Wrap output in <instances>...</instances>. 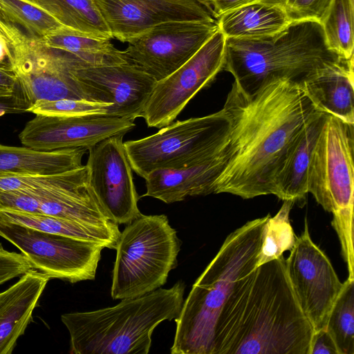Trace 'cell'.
Masks as SVG:
<instances>
[{
    "label": "cell",
    "instance_id": "obj_1",
    "mask_svg": "<svg viewBox=\"0 0 354 354\" xmlns=\"http://www.w3.org/2000/svg\"><path fill=\"white\" fill-rule=\"evenodd\" d=\"M223 109L230 124L227 165L214 194L244 199L274 194V181L292 142L319 110L301 86L279 80L248 93L234 82Z\"/></svg>",
    "mask_w": 354,
    "mask_h": 354
},
{
    "label": "cell",
    "instance_id": "obj_2",
    "mask_svg": "<svg viewBox=\"0 0 354 354\" xmlns=\"http://www.w3.org/2000/svg\"><path fill=\"white\" fill-rule=\"evenodd\" d=\"M313 333L282 255L237 281L217 318L211 354H309Z\"/></svg>",
    "mask_w": 354,
    "mask_h": 354
},
{
    "label": "cell",
    "instance_id": "obj_3",
    "mask_svg": "<svg viewBox=\"0 0 354 354\" xmlns=\"http://www.w3.org/2000/svg\"><path fill=\"white\" fill-rule=\"evenodd\" d=\"M270 216L248 221L226 237L192 286L175 319L172 354H211L218 315L237 281L257 266Z\"/></svg>",
    "mask_w": 354,
    "mask_h": 354
},
{
    "label": "cell",
    "instance_id": "obj_4",
    "mask_svg": "<svg viewBox=\"0 0 354 354\" xmlns=\"http://www.w3.org/2000/svg\"><path fill=\"white\" fill-rule=\"evenodd\" d=\"M326 41L316 20L292 22L281 32L260 38H226L223 70L250 93L274 80L301 85L306 80L339 62Z\"/></svg>",
    "mask_w": 354,
    "mask_h": 354
},
{
    "label": "cell",
    "instance_id": "obj_5",
    "mask_svg": "<svg viewBox=\"0 0 354 354\" xmlns=\"http://www.w3.org/2000/svg\"><path fill=\"white\" fill-rule=\"evenodd\" d=\"M185 283L159 288L144 295L121 299L116 306L61 316L73 354H147L153 330L176 319L184 301Z\"/></svg>",
    "mask_w": 354,
    "mask_h": 354
},
{
    "label": "cell",
    "instance_id": "obj_6",
    "mask_svg": "<svg viewBox=\"0 0 354 354\" xmlns=\"http://www.w3.org/2000/svg\"><path fill=\"white\" fill-rule=\"evenodd\" d=\"M180 241L165 214L144 215L128 223L116 246L111 295L133 298L163 286L177 266Z\"/></svg>",
    "mask_w": 354,
    "mask_h": 354
},
{
    "label": "cell",
    "instance_id": "obj_7",
    "mask_svg": "<svg viewBox=\"0 0 354 354\" xmlns=\"http://www.w3.org/2000/svg\"><path fill=\"white\" fill-rule=\"evenodd\" d=\"M225 111L178 120L145 138L124 142L132 170L144 179L160 169H179L218 151L229 141Z\"/></svg>",
    "mask_w": 354,
    "mask_h": 354
},
{
    "label": "cell",
    "instance_id": "obj_8",
    "mask_svg": "<svg viewBox=\"0 0 354 354\" xmlns=\"http://www.w3.org/2000/svg\"><path fill=\"white\" fill-rule=\"evenodd\" d=\"M353 124L327 114L308 169V193L333 214L331 224L353 223Z\"/></svg>",
    "mask_w": 354,
    "mask_h": 354
},
{
    "label": "cell",
    "instance_id": "obj_9",
    "mask_svg": "<svg viewBox=\"0 0 354 354\" xmlns=\"http://www.w3.org/2000/svg\"><path fill=\"white\" fill-rule=\"evenodd\" d=\"M10 49L12 70L30 104L62 99L106 103L100 92L77 78L75 71L86 66L71 54L25 34Z\"/></svg>",
    "mask_w": 354,
    "mask_h": 354
},
{
    "label": "cell",
    "instance_id": "obj_10",
    "mask_svg": "<svg viewBox=\"0 0 354 354\" xmlns=\"http://www.w3.org/2000/svg\"><path fill=\"white\" fill-rule=\"evenodd\" d=\"M0 236L17 247L33 269L71 283L93 280L104 246L19 225L1 223Z\"/></svg>",
    "mask_w": 354,
    "mask_h": 354
},
{
    "label": "cell",
    "instance_id": "obj_11",
    "mask_svg": "<svg viewBox=\"0 0 354 354\" xmlns=\"http://www.w3.org/2000/svg\"><path fill=\"white\" fill-rule=\"evenodd\" d=\"M226 38L218 29L184 64L158 81L140 117L149 127L170 124L201 89L223 70Z\"/></svg>",
    "mask_w": 354,
    "mask_h": 354
},
{
    "label": "cell",
    "instance_id": "obj_12",
    "mask_svg": "<svg viewBox=\"0 0 354 354\" xmlns=\"http://www.w3.org/2000/svg\"><path fill=\"white\" fill-rule=\"evenodd\" d=\"M287 274L299 306L314 331L324 328L343 283L325 253L312 241L307 219L286 259Z\"/></svg>",
    "mask_w": 354,
    "mask_h": 354
},
{
    "label": "cell",
    "instance_id": "obj_13",
    "mask_svg": "<svg viewBox=\"0 0 354 354\" xmlns=\"http://www.w3.org/2000/svg\"><path fill=\"white\" fill-rule=\"evenodd\" d=\"M218 29L216 21L166 22L128 42L123 51L129 62L158 82L184 64Z\"/></svg>",
    "mask_w": 354,
    "mask_h": 354
},
{
    "label": "cell",
    "instance_id": "obj_14",
    "mask_svg": "<svg viewBox=\"0 0 354 354\" xmlns=\"http://www.w3.org/2000/svg\"><path fill=\"white\" fill-rule=\"evenodd\" d=\"M123 136L109 137L90 148L86 164L95 194L110 219L118 225L128 224L141 214Z\"/></svg>",
    "mask_w": 354,
    "mask_h": 354
},
{
    "label": "cell",
    "instance_id": "obj_15",
    "mask_svg": "<svg viewBox=\"0 0 354 354\" xmlns=\"http://www.w3.org/2000/svg\"><path fill=\"white\" fill-rule=\"evenodd\" d=\"M134 121L103 115L62 117L35 115L19 134L22 146L49 152L66 149L90 148L115 136H124Z\"/></svg>",
    "mask_w": 354,
    "mask_h": 354
},
{
    "label": "cell",
    "instance_id": "obj_16",
    "mask_svg": "<svg viewBox=\"0 0 354 354\" xmlns=\"http://www.w3.org/2000/svg\"><path fill=\"white\" fill-rule=\"evenodd\" d=\"M112 37L129 42L170 21L214 22L212 10L198 0H93Z\"/></svg>",
    "mask_w": 354,
    "mask_h": 354
},
{
    "label": "cell",
    "instance_id": "obj_17",
    "mask_svg": "<svg viewBox=\"0 0 354 354\" xmlns=\"http://www.w3.org/2000/svg\"><path fill=\"white\" fill-rule=\"evenodd\" d=\"M83 84L97 90L111 104L108 117L134 121L140 118L157 80L140 66L130 62L85 66L75 71Z\"/></svg>",
    "mask_w": 354,
    "mask_h": 354
},
{
    "label": "cell",
    "instance_id": "obj_18",
    "mask_svg": "<svg viewBox=\"0 0 354 354\" xmlns=\"http://www.w3.org/2000/svg\"><path fill=\"white\" fill-rule=\"evenodd\" d=\"M230 155L229 141L214 154L179 169H160L145 178L146 192L165 203L182 201L189 196L214 194L215 184Z\"/></svg>",
    "mask_w": 354,
    "mask_h": 354
},
{
    "label": "cell",
    "instance_id": "obj_19",
    "mask_svg": "<svg viewBox=\"0 0 354 354\" xmlns=\"http://www.w3.org/2000/svg\"><path fill=\"white\" fill-rule=\"evenodd\" d=\"M50 278L31 269L0 292V354H11Z\"/></svg>",
    "mask_w": 354,
    "mask_h": 354
},
{
    "label": "cell",
    "instance_id": "obj_20",
    "mask_svg": "<svg viewBox=\"0 0 354 354\" xmlns=\"http://www.w3.org/2000/svg\"><path fill=\"white\" fill-rule=\"evenodd\" d=\"M353 57L327 66L301 86L321 111L354 124Z\"/></svg>",
    "mask_w": 354,
    "mask_h": 354
},
{
    "label": "cell",
    "instance_id": "obj_21",
    "mask_svg": "<svg viewBox=\"0 0 354 354\" xmlns=\"http://www.w3.org/2000/svg\"><path fill=\"white\" fill-rule=\"evenodd\" d=\"M326 117L327 113L319 112L303 127L290 145L274 181V195L279 198L296 202L308 194L310 160Z\"/></svg>",
    "mask_w": 354,
    "mask_h": 354
},
{
    "label": "cell",
    "instance_id": "obj_22",
    "mask_svg": "<svg viewBox=\"0 0 354 354\" xmlns=\"http://www.w3.org/2000/svg\"><path fill=\"white\" fill-rule=\"evenodd\" d=\"M86 151L85 148H74L44 152L0 144V176L67 171L82 165Z\"/></svg>",
    "mask_w": 354,
    "mask_h": 354
},
{
    "label": "cell",
    "instance_id": "obj_23",
    "mask_svg": "<svg viewBox=\"0 0 354 354\" xmlns=\"http://www.w3.org/2000/svg\"><path fill=\"white\" fill-rule=\"evenodd\" d=\"M225 38H260L274 35L292 22L280 8L250 1L216 18Z\"/></svg>",
    "mask_w": 354,
    "mask_h": 354
},
{
    "label": "cell",
    "instance_id": "obj_24",
    "mask_svg": "<svg viewBox=\"0 0 354 354\" xmlns=\"http://www.w3.org/2000/svg\"><path fill=\"white\" fill-rule=\"evenodd\" d=\"M0 222L93 242L115 250L120 234L118 227L86 225L44 214L0 211Z\"/></svg>",
    "mask_w": 354,
    "mask_h": 354
},
{
    "label": "cell",
    "instance_id": "obj_25",
    "mask_svg": "<svg viewBox=\"0 0 354 354\" xmlns=\"http://www.w3.org/2000/svg\"><path fill=\"white\" fill-rule=\"evenodd\" d=\"M39 39L48 48L71 54L86 66L129 62L124 51L115 48L110 39L89 37L63 25Z\"/></svg>",
    "mask_w": 354,
    "mask_h": 354
},
{
    "label": "cell",
    "instance_id": "obj_26",
    "mask_svg": "<svg viewBox=\"0 0 354 354\" xmlns=\"http://www.w3.org/2000/svg\"><path fill=\"white\" fill-rule=\"evenodd\" d=\"M62 25L89 37L112 39L104 19L93 0H29Z\"/></svg>",
    "mask_w": 354,
    "mask_h": 354
},
{
    "label": "cell",
    "instance_id": "obj_27",
    "mask_svg": "<svg viewBox=\"0 0 354 354\" xmlns=\"http://www.w3.org/2000/svg\"><path fill=\"white\" fill-rule=\"evenodd\" d=\"M354 0H332L321 22L328 48L341 58L353 57Z\"/></svg>",
    "mask_w": 354,
    "mask_h": 354
},
{
    "label": "cell",
    "instance_id": "obj_28",
    "mask_svg": "<svg viewBox=\"0 0 354 354\" xmlns=\"http://www.w3.org/2000/svg\"><path fill=\"white\" fill-rule=\"evenodd\" d=\"M325 328L339 354H354V279L343 282Z\"/></svg>",
    "mask_w": 354,
    "mask_h": 354
},
{
    "label": "cell",
    "instance_id": "obj_29",
    "mask_svg": "<svg viewBox=\"0 0 354 354\" xmlns=\"http://www.w3.org/2000/svg\"><path fill=\"white\" fill-rule=\"evenodd\" d=\"M0 17L24 28L28 35L42 37L62 24L48 12L28 0H0Z\"/></svg>",
    "mask_w": 354,
    "mask_h": 354
},
{
    "label": "cell",
    "instance_id": "obj_30",
    "mask_svg": "<svg viewBox=\"0 0 354 354\" xmlns=\"http://www.w3.org/2000/svg\"><path fill=\"white\" fill-rule=\"evenodd\" d=\"M294 203L283 201L277 214L269 217L266 224L257 266L281 257L285 251L292 248L296 236L290 223L289 214Z\"/></svg>",
    "mask_w": 354,
    "mask_h": 354
},
{
    "label": "cell",
    "instance_id": "obj_31",
    "mask_svg": "<svg viewBox=\"0 0 354 354\" xmlns=\"http://www.w3.org/2000/svg\"><path fill=\"white\" fill-rule=\"evenodd\" d=\"M111 106V104L70 99L38 100L31 104L28 112L35 115L62 117L106 116Z\"/></svg>",
    "mask_w": 354,
    "mask_h": 354
},
{
    "label": "cell",
    "instance_id": "obj_32",
    "mask_svg": "<svg viewBox=\"0 0 354 354\" xmlns=\"http://www.w3.org/2000/svg\"><path fill=\"white\" fill-rule=\"evenodd\" d=\"M250 1L276 6L284 11L291 22L316 20L321 23L332 0H251Z\"/></svg>",
    "mask_w": 354,
    "mask_h": 354
},
{
    "label": "cell",
    "instance_id": "obj_33",
    "mask_svg": "<svg viewBox=\"0 0 354 354\" xmlns=\"http://www.w3.org/2000/svg\"><path fill=\"white\" fill-rule=\"evenodd\" d=\"M0 211L40 214L39 201L29 191L0 192Z\"/></svg>",
    "mask_w": 354,
    "mask_h": 354
},
{
    "label": "cell",
    "instance_id": "obj_34",
    "mask_svg": "<svg viewBox=\"0 0 354 354\" xmlns=\"http://www.w3.org/2000/svg\"><path fill=\"white\" fill-rule=\"evenodd\" d=\"M33 269L22 254L10 252L0 243V285Z\"/></svg>",
    "mask_w": 354,
    "mask_h": 354
},
{
    "label": "cell",
    "instance_id": "obj_35",
    "mask_svg": "<svg viewBox=\"0 0 354 354\" xmlns=\"http://www.w3.org/2000/svg\"><path fill=\"white\" fill-rule=\"evenodd\" d=\"M30 104L20 86L12 94L0 95V117L26 113Z\"/></svg>",
    "mask_w": 354,
    "mask_h": 354
},
{
    "label": "cell",
    "instance_id": "obj_36",
    "mask_svg": "<svg viewBox=\"0 0 354 354\" xmlns=\"http://www.w3.org/2000/svg\"><path fill=\"white\" fill-rule=\"evenodd\" d=\"M309 354H339L334 340L326 328L314 331Z\"/></svg>",
    "mask_w": 354,
    "mask_h": 354
},
{
    "label": "cell",
    "instance_id": "obj_37",
    "mask_svg": "<svg viewBox=\"0 0 354 354\" xmlns=\"http://www.w3.org/2000/svg\"><path fill=\"white\" fill-rule=\"evenodd\" d=\"M20 87L18 80L11 68L0 66V95H10Z\"/></svg>",
    "mask_w": 354,
    "mask_h": 354
},
{
    "label": "cell",
    "instance_id": "obj_38",
    "mask_svg": "<svg viewBox=\"0 0 354 354\" xmlns=\"http://www.w3.org/2000/svg\"><path fill=\"white\" fill-rule=\"evenodd\" d=\"M215 19L230 10L243 6L251 0H207Z\"/></svg>",
    "mask_w": 354,
    "mask_h": 354
},
{
    "label": "cell",
    "instance_id": "obj_39",
    "mask_svg": "<svg viewBox=\"0 0 354 354\" xmlns=\"http://www.w3.org/2000/svg\"><path fill=\"white\" fill-rule=\"evenodd\" d=\"M24 35L15 25L6 22L0 17V37L5 38L10 46L18 41Z\"/></svg>",
    "mask_w": 354,
    "mask_h": 354
},
{
    "label": "cell",
    "instance_id": "obj_40",
    "mask_svg": "<svg viewBox=\"0 0 354 354\" xmlns=\"http://www.w3.org/2000/svg\"><path fill=\"white\" fill-rule=\"evenodd\" d=\"M11 49L8 41L0 37V66L11 68Z\"/></svg>",
    "mask_w": 354,
    "mask_h": 354
},
{
    "label": "cell",
    "instance_id": "obj_41",
    "mask_svg": "<svg viewBox=\"0 0 354 354\" xmlns=\"http://www.w3.org/2000/svg\"><path fill=\"white\" fill-rule=\"evenodd\" d=\"M199 1H201V2H203L204 4H205L207 6H208L209 8H210L212 9V8H211V6H210V5H209V2H208V1H207V0H199ZM212 11H213V10H212Z\"/></svg>",
    "mask_w": 354,
    "mask_h": 354
},
{
    "label": "cell",
    "instance_id": "obj_42",
    "mask_svg": "<svg viewBox=\"0 0 354 354\" xmlns=\"http://www.w3.org/2000/svg\"><path fill=\"white\" fill-rule=\"evenodd\" d=\"M199 1V0H198ZM203 3V2H202ZM208 7V6H207Z\"/></svg>",
    "mask_w": 354,
    "mask_h": 354
},
{
    "label": "cell",
    "instance_id": "obj_43",
    "mask_svg": "<svg viewBox=\"0 0 354 354\" xmlns=\"http://www.w3.org/2000/svg\"><path fill=\"white\" fill-rule=\"evenodd\" d=\"M28 1H29V0H28Z\"/></svg>",
    "mask_w": 354,
    "mask_h": 354
}]
</instances>
